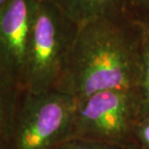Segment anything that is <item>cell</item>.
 Here are the masks:
<instances>
[{
  "label": "cell",
  "instance_id": "cell-1",
  "mask_svg": "<svg viewBox=\"0 0 149 149\" xmlns=\"http://www.w3.org/2000/svg\"><path fill=\"white\" fill-rule=\"evenodd\" d=\"M143 23L127 12L79 26L53 90L80 99L100 91H135L141 71Z\"/></svg>",
  "mask_w": 149,
  "mask_h": 149
},
{
  "label": "cell",
  "instance_id": "cell-2",
  "mask_svg": "<svg viewBox=\"0 0 149 149\" xmlns=\"http://www.w3.org/2000/svg\"><path fill=\"white\" fill-rule=\"evenodd\" d=\"M79 25L49 0H39L28 42L25 90H53L73 46Z\"/></svg>",
  "mask_w": 149,
  "mask_h": 149
},
{
  "label": "cell",
  "instance_id": "cell-3",
  "mask_svg": "<svg viewBox=\"0 0 149 149\" xmlns=\"http://www.w3.org/2000/svg\"><path fill=\"white\" fill-rule=\"evenodd\" d=\"M75 98L50 90H24L1 149H52L70 138Z\"/></svg>",
  "mask_w": 149,
  "mask_h": 149
},
{
  "label": "cell",
  "instance_id": "cell-4",
  "mask_svg": "<svg viewBox=\"0 0 149 149\" xmlns=\"http://www.w3.org/2000/svg\"><path fill=\"white\" fill-rule=\"evenodd\" d=\"M138 120L134 91L96 92L75 99L70 138L117 146L137 145L134 129Z\"/></svg>",
  "mask_w": 149,
  "mask_h": 149
},
{
  "label": "cell",
  "instance_id": "cell-5",
  "mask_svg": "<svg viewBox=\"0 0 149 149\" xmlns=\"http://www.w3.org/2000/svg\"><path fill=\"white\" fill-rule=\"evenodd\" d=\"M39 0H9L0 14V67L25 89L28 42Z\"/></svg>",
  "mask_w": 149,
  "mask_h": 149
},
{
  "label": "cell",
  "instance_id": "cell-6",
  "mask_svg": "<svg viewBox=\"0 0 149 149\" xmlns=\"http://www.w3.org/2000/svg\"><path fill=\"white\" fill-rule=\"evenodd\" d=\"M79 26L95 18L126 12L123 0H49Z\"/></svg>",
  "mask_w": 149,
  "mask_h": 149
},
{
  "label": "cell",
  "instance_id": "cell-7",
  "mask_svg": "<svg viewBox=\"0 0 149 149\" xmlns=\"http://www.w3.org/2000/svg\"><path fill=\"white\" fill-rule=\"evenodd\" d=\"M23 89L0 67V149L10 133Z\"/></svg>",
  "mask_w": 149,
  "mask_h": 149
},
{
  "label": "cell",
  "instance_id": "cell-8",
  "mask_svg": "<svg viewBox=\"0 0 149 149\" xmlns=\"http://www.w3.org/2000/svg\"><path fill=\"white\" fill-rule=\"evenodd\" d=\"M135 97L138 109V119L149 118V23H143L141 71Z\"/></svg>",
  "mask_w": 149,
  "mask_h": 149
},
{
  "label": "cell",
  "instance_id": "cell-9",
  "mask_svg": "<svg viewBox=\"0 0 149 149\" xmlns=\"http://www.w3.org/2000/svg\"><path fill=\"white\" fill-rule=\"evenodd\" d=\"M52 149H141L138 145L132 146H117V145H110L99 143L90 141L79 138H69L65 141L58 144Z\"/></svg>",
  "mask_w": 149,
  "mask_h": 149
},
{
  "label": "cell",
  "instance_id": "cell-10",
  "mask_svg": "<svg viewBox=\"0 0 149 149\" xmlns=\"http://www.w3.org/2000/svg\"><path fill=\"white\" fill-rule=\"evenodd\" d=\"M126 12L141 23H149V0H123Z\"/></svg>",
  "mask_w": 149,
  "mask_h": 149
},
{
  "label": "cell",
  "instance_id": "cell-11",
  "mask_svg": "<svg viewBox=\"0 0 149 149\" xmlns=\"http://www.w3.org/2000/svg\"><path fill=\"white\" fill-rule=\"evenodd\" d=\"M135 142L141 149H149V118L138 120L134 129Z\"/></svg>",
  "mask_w": 149,
  "mask_h": 149
},
{
  "label": "cell",
  "instance_id": "cell-12",
  "mask_svg": "<svg viewBox=\"0 0 149 149\" xmlns=\"http://www.w3.org/2000/svg\"><path fill=\"white\" fill-rule=\"evenodd\" d=\"M9 0H0V14H1V12L3 11V9L5 8V6L7 5Z\"/></svg>",
  "mask_w": 149,
  "mask_h": 149
},
{
  "label": "cell",
  "instance_id": "cell-13",
  "mask_svg": "<svg viewBox=\"0 0 149 149\" xmlns=\"http://www.w3.org/2000/svg\"></svg>",
  "mask_w": 149,
  "mask_h": 149
}]
</instances>
